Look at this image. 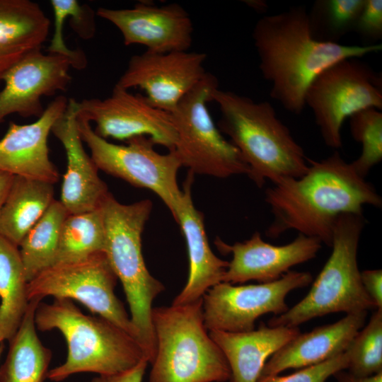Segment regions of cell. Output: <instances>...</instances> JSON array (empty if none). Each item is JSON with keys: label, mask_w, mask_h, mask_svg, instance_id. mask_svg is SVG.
Here are the masks:
<instances>
[{"label": "cell", "mask_w": 382, "mask_h": 382, "mask_svg": "<svg viewBox=\"0 0 382 382\" xmlns=\"http://www.w3.org/2000/svg\"><path fill=\"white\" fill-rule=\"evenodd\" d=\"M14 175L0 171V213L9 193Z\"/></svg>", "instance_id": "obj_38"}, {"label": "cell", "mask_w": 382, "mask_h": 382, "mask_svg": "<svg viewBox=\"0 0 382 382\" xmlns=\"http://www.w3.org/2000/svg\"><path fill=\"white\" fill-rule=\"evenodd\" d=\"M105 226L103 252L122 283L145 356L151 364L156 354V337L151 322L152 303L164 285L149 272L142 255L141 235L152 210V202L143 199L130 204L118 202L109 192L100 206Z\"/></svg>", "instance_id": "obj_5"}, {"label": "cell", "mask_w": 382, "mask_h": 382, "mask_svg": "<svg viewBox=\"0 0 382 382\" xmlns=\"http://www.w3.org/2000/svg\"><path fill=\"white\" fill-rule=\"evenodd\" d=\"M50 27V20L37 3L0 0V81L23 57L41 50Z\"/></svg>", "instance_id": "obj_23"}, {"label": "cell", "mask_w": 382, "mask_h": 382, "mask_svg": "<svg viewBox=\"0 0 382 382\" xmlns=\"http://www.w3.org/2000/svg\"><path fill=\"white\" fill-rule=\"evenodd\" d=\"M245 4L258 12L265 11L267 6L265 1L261 0L244 1Z\"/></svg>", "instance_id": "obj_39"}, {"label": "cell", "mask_w": 382, "mask_h": 382, "mask_svg": "<svg viewBox=\"0 0 382 382\" xmlns=\"http://www.w3.org/2000/svg\"><path fill=\"white\" fill-rule=\"evenodd\" d=\"M211 101L220 110L219 129L238 150L249 168L248 176L257 187L306 172L308 158L270 103L219 88L212 93Z\"/></svg>", "instance_id": "obj_3"}, {"label": "cell", "mask_w": 382, "mask_h": 382, "mask_svg": "<svg viewBox=\"0 0 382 382\" xmlns=\"http://www.w3.org/2000/svg\"><path fill=\"white\" fill-rule=\"evenodd\" d=\"M322 244L316 238L299 233L283 245L265 242L257 231L249 239L232 245L218 238L217 248L232 255L222 282L235 284L252 280L260 283L275 281L293 267L316 257Z\"/></svg>", "instance_id": "obj_17"}, {"label": "cell", "mask_w": 382, "mask_h": 382, "mask_svg": "<svg viewBox=\"0 0 382 382\" xmlns=\"http://www.w3.org/2000/svg\"><path fill=\"white\" fill-rule=\"evenodd\" d=\"M364 289L377 309H382V270H366L361 272Z\"/></svg>", "instance_id": "obj_35"}, {"label": "cell", "mask_w": 382, "mask_h": 382, "mask_svg": "<svg viewBox=\"0 0 382 382\" xmlns=\"http://www.w3.org/2000/svg\"><path fill=\"white\" fill-rule=\"evenodd\" d=\"M81 140L88 146L98 170L119 178L133 186L153 191L175 216L183 190L177 175L182 167L174 150L162 154L147 137H133L126 144H115L98 136L91 122L77 116Z\"/></svg>", "instance_id": "obj_9"}, {"label": "cell", "mask_w": 382, "mask_h": 382, "mask_svg": "<svg viewBox=\"0 0 382 382\" xmlns=\"http://www.w3.org/2000/svg\"><path fill=\"white\" fill-rule=\"evenodd\" d=\"M3 350H4V345H3V343H1V344H0V357H1V353L3 352Z\"/></svg>", "instance_id": "obj_40"}, {"label": "cell", "mask_w": 382, "mask_h": 382, "mask_svg": "<svg viewBox=\"0 0 382 382\" xmlns=\"http://www.w3.org/2000/svg\"><path fill=\"white\" fill-rule=\"evenodd\" d=\"M54 184L14 175L0 213V236L19 246L54 198Z\"/></svg>", "instance_id": "obj_25"}, {"label": "cell", "mask_w": 382, "mask_h": 382, "mask_svg": "<svg viewBox=\"0 0 382 382\" xmlns=\"http://www.w3.org/2000/svg\"><path fill=\"white\" fill-rule=\"evenodd\" d=\"M207 57L189 50H146L130 58L115 86L127 90L139 88L153 106L170 113L207 73L204 67Z\"/></svg>", "instance_id": "obj_14"}, {"label": "cell", "mask_w": 382, "mask_h": 382, "mask_svg": "<svg viewBox=\"0 0 382 382\" xmlns=\"http://www.w3.org/2000/svg\"><path fill=\"white\" fill-rule=\"evenodd\" d=\"M105 226L100 207L68 214L60 233L55 263L72 262L103 251Z\"/></svg>", "instance_id": "obj_28"}, {"label": "cell", "mask_w": 382, "mask_h": 382, "mask_svg": "<svg viewBox=\"0 0 382 382\" xmlns=\"http://www.w3.org/2000/svg\"><path fill=\"white\" fill-rule=\"evenodd\" d=\"M41 301H30L27 311L15 333L0 367V382H44L52 352L40 341L35 324V313Z\"/></svg>", "instance_id": "obj_24"}, {"label": "cell", "mask_w": 382, "mask_h": 382, "mask_svg": "<svg viewBox=\"0 0 382 382\" xmlns=\"http://www.w3.org/2000/svg\"><path fill=\"white\" fill-rule=\"evenodd\" d=\"M312 282L310 272L290 270L270 282L238 286L220 282L202 296L205 327L208 331L253 330L260 316L267 313L278 316L286 311V296Z\"/></svg>", "instance_id": "obj_12"}, {"label": "cell", "mask_w": 382, "mask_h": 382, "mask_svg": "<svg viewBox=\"0 0 382 382\" xmlns=\"http://www.w3.org/2000/svg\"><path fill=\"white\" fill-rule=\"evenodd\" d=\"M78 4L79 1L76 0L50 1L54 16V30L47 52L66 57L71 61L73 68L82 69L87 64L85 54L80 50L69 49L64 42L63 35L65 22Z\"/></svg>", "instance_id": "obj_32"}, {"label": "cell", "mask_w": 382, "mask_h": 382, "mask_svg": "<svg viewBox=\"0 0 382 382\" xmlns=\"http://www.w3.org/2000/svg\"><path fill=\"white\" fill-rule=\"evenodd\" d=\"M194 173L188 171L183 185V197L173 217L185 237L189 259L187 281L172 304L195 301L212 286L222 282L228 262L218 257L212 250L204 228V217L192 201Z\"/></svg>", "instance_id": "obj_20"}, {"label": "cell", "mask_w": 382, "mask_h": 382, "mask_svg": "<svg viewBox=\"0 0 382 382\" xmlns=\"http://www.w3.org/2000/svg\"><path fill=\"white\" fill-rule=\"evenodd\" d=\"M349 120L351 135L361 145L360 156L351 164L365 178L382 159V112L368 108L354 114Z\"/></svg>", "instance_id": "obj_31"}, {"label": "cell", "mask_w": 382, "mask_h": 382, "mask_svg": "<svg viewBox=\"0 0 382 382\" xmlns=\"http://www.w3.org/2000/svg\"><path fill=\"white\" fill-rule=\"evenodd\" d=\"M364 226L363 214L347 213L337 219L331 254L310 291L284 313L270 319L267 325L296 328L330 313L367 312L376 308L364 289L357 262Z\"/></svg>", "instance_id": "obj_7"}, {"label": "cell", "mask_w": 382, "mask_h": 382, "mask_svg": "<svg viewBox=\"0 0 382 382\" xmlns=\"http://www.w3.org/2000/svg\"><path fill=\"white\" fill-rule=\"evenodd\" d=\"M365 0H318L308 12L313 37L321 42L339 43L353 31Z\"/></svg>", "instance_id": "obj_29"}, {"label": "cell", "mask_w": 382, "mask_h": 382, "mask_svg": "<svg viewBox=\"0 0 382 382\" xmlns=\"http://www.w3.org/2000/svg\"><path fill=\"white\" fill-rule=\"evenodd\" d=\"M265 79L271 83L270 97L284 109L299 115L306 91L323 70L349 58H361L382 50L381 44L345 45L316 40L304 7L260 18L252 35Z\"/></svg>", "instance_id": "obj_2"}, {"label": "cell", "mask_w": 382, "mask_h": 382, "mask_svg": "<svg viewBox=\"0 0 382 382\" xmlns=\"http://www.w3.org/2000/svg\"><path fill=\"white\" fill-rule=\"evenodd\" d=\"M117 280L102 251L81 260L54 264L42 270L28 282V298L29 301H42L47 296L77 301L91 313L119 326L139 343L130 316L115 294Z\"/></svg>", "instance_id": "obj_11"}, {"label": "cell", "mask_w": 382, "mask_h": 382, "mask_svg": "<svg viewBox=\"0 0 382 382\" xmlns=\"http://www.w3.org/2000/svg\"><path fill=\"white\" fill-rule=\"evenodd\" d=\"M265 199L273 216L265 231L267 237L277 238L294 230L329 247L341 214H363L366 205H382L374 186L337 151L320 161L308 158L303 175L273 184L266 190Z\"/></svg>", "instance_id": "obj_1"}, {"label": "cell", "mask_w": 382, "mask_h": 382, "mask_svg": "<svg viewBox=\"0 0 382 382\" xmlns=\"http://www.w3.org/2000/svg\"><path fill=\"white\" fill-rule=\"evenodd\" d=\"M304 103L312 110L325 144L338 149L347 118L368 108L382 110L381 76L358 58L340 61L313 80Z\"/></svg>", "instance_id": "obj_10"}, {"label": "cell", "mask_w": 382, "mask_h": 382, "mask_svg": "<svg viewBox=\"0 0 382 382\" xmlns=\"http://www.w3.org/2000/svg\"><path fill=\"white\" fill-rule=\"evenodd\" d=\"M71 61L64 56L35 50L13 66L3 76L0 91V124L12 114L23 117L42 115L43 96L64 91L71 82Z\"/></svg>", "instance_id": "obj_16"}, {"label": "cell", "mask_w": 382, "mask_h": 382, "mask_svg": "<svg viewBox=\"0 0 382 382\" xmlns=\"http://www.w3.org/2000/svg\"><path fill=\"white\" fill-rule=\"evenodd\" d=\"M148 364V360L144 358L129 370L113 375H99L91 382H142Z\"/></svg>", "instance_id": "obj_36"}, {"label": "cell", "mask_w": 382, "mask_h": 382, "mask_svg": "<svg viewBox=\"0 0 382 382\" xmlns=\"http://www.w3.org/2000/svg\"><path fill=\"white\" fill-rule=\"evenodd\" d=\"M353 31L370 42H377L382 38L381 0H365Z\"/></svg>", "instance_id": "obj_34"}, {"label": "cell", "mask_w": 382, "mask_h": 382, "mask_svg": "<svg viewBox=\"0 0 382 382\" xmlns=\"http://www.w3.org/2000/svg\"><path fill=\"white\" fill-rule=\"evenodd\" d=\"M68 214L62 202L54 199L21 241L18 248L28 282L54 265L62 224Z\"/></svg>", "instance_id": "obj_27"}, {"label": "cell", "mask_w": 382, "mask_h": 382, "mask_svg": "<svg viewBox=\"0 0 382 382\" xmlns=\"http://www.w3.org/2000/svg\"><path fill=\"white\" fill-rule=\"evenodd\" d=\"M347 357L343 352L289 375H260L256 382H326L328 378L339 371L347 369Z\"/></svg>", "instance_id": "obj_33"}, {"label": "cell", "mask_w": 382, "mask_h": 382, "mask_svg": "<svg viewBox=\"0 0 382 382\" xmlns=\"http://www.w3.org/2000/svg\"><path fill=\"white\" fill-rule=\"evenodd\" d=\"M217 79L207 73L171 112L177 139L174 147L182 166L194 174L226 178L248 175L249 168L236 146L214 122L207 103Z\"/></svg>", "instance_id": "obj_8"}, {"label": "cell", "mask_w": 382, "mask_h": 382, "mask_svg": "<svg viewBox=\"0 0 382 382\" xmlns=\"http://www.w3.org/2000/svg\"><path fill=\"white\" fill-rule=\"evenodd\" d=\"M68 101L64 96L56 97L30 124L9 122L0 139V171L52 184L58 181V170L50 158L48 137Z\"/></svg>", "instance_id": "obj_18"}, {"label": "cell", "mask_w": 382, "mask_h": 382, "mask_svg": "<svg viewBox=\"0 0 382 382\" xmlns=\"http://www.w3.org/2000/svg\"><path fill=\"white\" fill-rule=\"evenodd\" d=\"M96 15L119 30L127 46L141 45L146 51L166 53L188 51L192 43V19L176 3L155 6L139 2L129 8L100 7Z\"/></svg>", "instance_id": "obj_15"}, {"label": "cell", "mask_w": 382, "mask_h": 382, "mask_svg": "<svg viewBox=\"0 0 382 382\" xmlns=\"http://www.w3.org/2000/svg\"><path fill=\"white\" fill-rule=\"evenodd\" d=\"M300 332L298 327L263 323L248 332L209 331L228 364L230 382H256L270 357Z\"/></svg>", "instance_id": "obj_22"}, {"label": "cell", "mask_w": 382, "mask_h": 382, "mask_svg": "<svg viewBox=\"0 0 382 382\" xmlns=\"http://www.w3.org/2000/svg\"><path fill=\"white\" fill-rule=\"evenodd\" d=\"M345 353L348 371L367 376L382 372V309H377L368 324L354 335Z\"/></svg>", "instance_id": "obj_30"}, {"label": "cell", "mask_w": 382, "mask_h": 382, "mask_svg": "<svg viewBox=\"0 0 382 382\" xmlns=\"http://www.w3.org/2000/svg\"><path fill=\"white\" fill-rule=\"evenodd\" d=\"M35 324L42 332L58 330L67 345L65 361L48 371L47 378L52 381L83 372L117 374L146 359L132 335L101 316L84 314L68 299H54L51 303L41 301L35 310Z\"/></svg>", "instance_id": "obj_4"}, {"label": "cell", "mask_w": 382, "mask_h": 382, "mask_svg": "<svg viewBox=\"0 0 382 382\" xmlns=\"http://www.w3.org/2000/svg\"><path fill=\"white\" fill-rule=\"evenodd\" d=\"M151 322L156 354L149 382H225L231 371L206 328L202 298L154 307Z\"/></svg>", "instance_id": "obj_6"}, {"label": "cell", "mask_w": 382, "mask_h": 382, "mask_svg": "<svg viewBox=\"0 0 382 382\" xmlns=\"http://www.w3.org/2000/svg\"><path fill=\"white\" fill-rule=\"evenodd\" d=\"M366 317V311L346 314L335 323L300 332L270 357L260 375L314 366L345 352Z\"/></svg>", "instance_id": "obj_21"}, {"label": "cell", "mask_w": 382, "mask_h": 382, "mask_svg": "<svg viewBox=\"0 0 382 382\" xmlns=\"http://www.w3.org/2000/svg\"><path fill=\"white\" fill-rule=\"evenodd\" d=\"M28 284L18 246L0 236V344L15 335L27 311Z\"/></svg>", "instance_id": "obj_26"}, {"label": "cell", "mask_w": 382, "mask_h": 382, "mask_svg": "<svg viewBox=\"0 0 382 382\" xmlns=\"http://www.w3.org/2000/svg\"><path fill=\"white\" fill-rule=\"evenodd\" d=\"M76 108L77 116L93 122L95 132L103 139L126 141L144 136L174 149L177 134L170 114L153 106L145 96L115 86L109 97L83 99Z\"/></svg>", "instance_id": "obj_13"}, {"label": "cell", "mask_w": 382, "mask_h": 382, "mask_svg": "<svg viewBox=\"0 0 382 382\" xmlns=\"http://www.w3.org/2000/svg\"><path fill=\"white\" fill-rule=\"evenodd\" d=\"M345 370L339 371L333 375L337 382H382V372L371 376H359Z\"/></svg>", "instance_id": "obj_37"}, {"label": "cell", "mask_w": 382, "mask_h": 382, "mask_svg": "<svg viewBox=\"0 0 382 382\" xmlns=\"http://www.w3.org/2000/svg\"><path fill=\"white\" fill-rule=\"evenodd\" d=\"M76 102L74 98L69 99L65 112L56 121L51 131L62 144L66 155V170L59 201L69 214L99 208L110 192L83 146L78 127Z\"/></svg>", "instance_id": "obj_19"}]
</instances>
